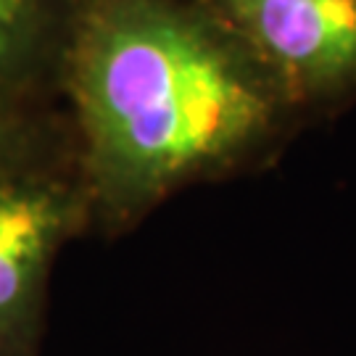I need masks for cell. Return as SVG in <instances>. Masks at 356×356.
<instances>
[{
  "label": "cell",
  "instance_id": "3",
  "mask_svg": "<svg viewBox=\"0 0 356 356\" xmlns=\"http://www.w3.org/2000/svg\"><path fill=\"white\" fill-rule=\"evenodd\" d=\"M248 48L288 85H356V0H219Z\"/></svg>",
  "mask_w": 356,
  "mask_h": 356
},
{
  "label": "cell",
  "instance_id": "1",
  "mask_svg": "<svg viewBox=\"0 0 356 356\" xmlns=\"http://www.w3.org/2000/svg\"><path fill=\"white\" fill-rule=\"evenodd\" d=\"M72 82L92 204L114 225L238 156L272 119L261 74L169 0H95L76 32Z\"/></svg>",
  "mask_w": 356,
  "mask_h": 356
},
{
  "label": "cell",
  "instance_id": "5",
  "mask_svg": "<svg viewBox=\"0 0 356 356\" xmlns=\"http://www.w3.org/2000/svg\"><path fill=\"white\" fill-rule=\"evenodd\" d=\"M6 140V122H3V116H0V145Z\"/></svg>",
  "mask_w": 356,
  "mask_h": 356
},
{
  "label": "cell",
  "instance_id": "4",
  "mask_svg": "<svg viewBox=\"0 0 356 356\" xmlns=\"http://www.w3.org/2000/svg\"><path fill=\"white\" fill-rule=\"evenodd\" d=\"M42 0H0V72L24 61L40 32Z\"/></svg>",
  "mask_w": 356,
  "mask_h": 356
},
{
  "label": "cell",
  "instance_id": "2",
  "mask_svg": "<svg viewBox=\"0 0 356 356\" xmlns=\"http://www.w3.org/2000/svg\"><path fill=\"white\" fill-rule=\"evenodd\" d=\"M88 209L64 185L0 177V356H35L48 272Z\"/></svg>",
  "mask_w": 356,
  "mask_h": 356
}]
</instances>
